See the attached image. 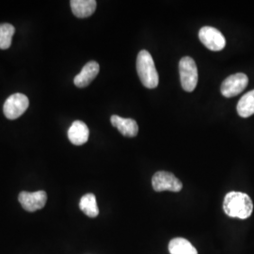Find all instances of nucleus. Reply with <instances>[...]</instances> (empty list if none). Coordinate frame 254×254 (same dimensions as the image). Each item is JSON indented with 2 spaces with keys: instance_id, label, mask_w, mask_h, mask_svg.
<instances>
[{
  "instance_id": "obj_1",
  "label": "nucleus",
  "mask_w": 254,
  "mask_h": 254,
  "mask_svg": "<svg viewBox=\"0 0 254 254\" xmlns=\"http://www.w3.org/2000/svg\"><path fill=\"white\" fill-rule=\"evenodd\" d=\"M223 210L225 214L231 218L246 219L252 216L254 203L248 194L232 191L229 192L224 198Z\"/></svg>"
},
{
  "instance_id": "obj_2",
  "label": "nucleus",
  "mask_w": 254,
  "mask_h": 254,
  "mask_svg": "<svg viewBox=\"0 0 254 254\" xmlns=\"http://www.w3.org/2000/svg\"><path fill=\"white\" fill-rule=\"evenodd\" d=\"M136 72L142 85L148 89L158 86L159 77L154 65V59L147 50H141L136 58Z\"/></svg>"
},
{
  "instance_id": "obj_3",
  "label": "nucleus",
  "mask_w": 254,
  "mask_h": 254,
  "mask_svg": "<svg viewBox=\"0 0 254 254\" xmlns=\"http://www.w3.org/2000/svg\"><path fill=\"white\" fill-rule=\"evenodd\" d=\"M179 73L182 88L189 92L194 91L198 84V68L192 58H182L179 63Z\"/></svg>"
},
{
  "instance_id": "obj_4",
  "label": "nucleus",
  "mask_w": 254,
  "mask_h": 254,
  "mask_svg": "<svg viewBox=\"0 0 254 254\" xmlns=\"http://www.w3.org/2000/svg\"><path fill=\"white\" fill-rule=\"evenodd\" d=\"M29 107V100L23 93L11 94L6 100L3 112L5 117L9 120H16L21 117Z\"/></svg>"
},
{
  "instance_id": "obj_5",
  "label": "nucleus",
  "mask_w": 254,
  "mask_h": 254,
  "mask_svg": "<svg viewBox=\"0 0 254 254\" xmlns=\"http://www.w3.org/2000/svg\"><path fill=\"white\" fill-rule=\"evenodd\" d=\"M199 39L201 44L211 51H220L226 46L225 37L216 27H201Z\"/></svg>"
},
{
  "instance_id": "obj_6",
  "label": "nucleus",
  "mask_w": 254,
  "mask_h": 254,
  "mask_svg": "<svg viewBox=\"0 0 254 254\" xmlns=\"http://www.w3.org/2000/svg\"><path fill=\"white\" fill-rule=\"evenodd\" d=\"M153 189L156 192L169 190L179 192L183 189L182 182L173 173L168 172H157L152 179Z\"/></svg>"
},
{
  "instance_id": "obj_7",
  "label": "nucleus",
  "mask_w": 254,
  "mask_h": 254,
  "mask_svg": "<svg viewBox=\"0 0 254 254\" xmlns=\"http://www.w3.org/2000/svg\"><path fill=\"white\" fill-rule=\"evenodd\" d=\"M249 84V78L245 73H237L228 76L222 82L220 91L224 97L231 98L240 94Z\"/></svg>"
},
{
  "instance_id": "obj_8",
  "label": "nucleus",
  "mask_w": 254,
  "mask_h": 254,
  "mask_svg": "<svg viewBox=\"0 0 254 254\" xmlns=\"http://www.w3.org/2000/svg\"><path fill=\"white\" fill-rule=\"evenodd\" d=\"M19 202L22 207L28 212H35L37 210L44 208L46 204L47 195L46 191L36 192L22 191L18 196Z\"/></svg>"
},
{
  "instance_id": "obj_9",
  "label": "nucleus",
  "mask_w": 254,
  "mask_h": 254,
  "mask_svg": "<svg viewBox=\"0 0 254 254\" xmlns=\"http://www.w3.org/2000/svg\"><path fill=\"white\" fill-rule=\"evenodd\" d=\"M100 71V66L96 62H89L82 68L81 72L78 73L73 83L77 88H85L90 85L93 79L98 75Z\"/></svg>"
},
{
  "instance_id": "obj_10",
  "label": "nucleus",
  "mask_w": 254,
  "mask_h": 254,
  "mask_svg": "<svg viewBox=\"0 0 254 254\" xmlns=\"http://www.w3.org/2000/svg\"><path fill=\"white\" fill-rule=\"evenodd\" d=\"M90 136V130L85 123L81 121H75L68 130L69 140L73 145L80 146L85 144Z\"/></svg>"
},
{
  "instance_id": "obj_11",
  "label": "nucleus",
  "mask_w": 254,
  "mask_h": 254,
  "mask_svg": "<svg viewBox=\"0 0 254 254\" xmlns=\"http://www.w3.org/2000/svg\"><path fill=\"white\" fill-rule=\"evenodd\" d=\"M110 122L112 127H116L123 136L134 137L138 133V126L133 119L122 118L118 115H112Z\"/></svg>"
},
{
  "instance_id": "obj_12",
  "label": "nucleus",
  "mask_w": 254,
  "mask_h": 254,
  "mask_svg": "<svg viewBox=\"0 0 254 254\" xmlns=\"http://www.w3.org/2000/svg\"><path fill=\"white\" fill-rule=\"evenodd\" d=\"M71 9L77 18H87L92 15L96 9L97 2L95 0H72Z\"/></svg>"
},
{
  "instance_id": "obj_13",
  "label": "nucleus",
  "mask_w": 254,
  "mask_h": 254,
  "mask_svg": "<svg viewBox=\"0 0 254 254\" xmlns=\"http://www.w3.org/2000/svg\"><path fill=\"white\" fill-rule=\"evenodd\" d=\"M169 251L171 254H198L195 247L186 238H173L169 243Z\"/></svg>"
},
{
  "instance_id": "obj_14",
  "label": "nucleus",
  "mask_w": 254,
  "mask_h": 254,
  "mask_svg": "<svg viewBox=\"0 0 254 254\" xmlns=\"http://www.w3.org/2000/svg\"><path fill=\"white\" fill-rule=\"evenodd\" d=\"M237 113L242 118L251 117L254 114V90L244 94L237 104Z\"/></svg>"
},
{
  "instance_id": "obj_15",
  "label": "nucleus",
  "mask_w": 254,
  "mask_h": 254,
  "mask_svg": "<svg viewBox=\"0 0 254 254\" xmlns=\"http://www.w3.org/2000/svg\"><path fill=\"white\" fill-rule=\"evenodd\" d=\"M79 208L90 218H96L99 215L96 197L92 193H88L82 197L79 201Z\"/></svg>"
},
{
  "instance_id": "obj_16",
  "label": "nucleus",
  "mask_w": 254,
  "mask_h": 254,
  "mask_svg": "<svg viewBox=\"0 0 254 254\" xmlns=\"http://www.w3.org/2000/svg\"><path fill=\"white\" fill-rule=\"evenodd\" d=\"M15 28L10 24H0V49L6 50L11 46V39Z\"/></svg>"
}]
</instances>
